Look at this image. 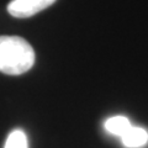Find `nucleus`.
<instances>
[{"label": "nucleus", "mask_w": 148, "mask_h": 148, "mask_svg": "<svg viewBox=\"0 0 148 148\" xmlns=\"http://www.w3.org/2000/svg\"><path fill=\"white\" fill-rule=\"evenodd\" d=\"M56 0H12L8 5V12L14 17H31L51 6Z\"/></svg>", "instance_id": "nucleus-2"}, {"label": "nucleus", "mask_w": 148, "mask_h": 148, "mask_svg": "<svg viewBox=\"0 0 148 148\" xmlns=\"http://www.w3.org/2000/svg\"><path fill=\"white\" fill-rule=\"evenodd\" d=\"M5 148H29L27 137L24 131L21 130H14L8 136L5 142Z\"/></svg>", "instance_id": "nucleus-5"}, {"label": "nucleus", "mask_w": 148, "mask_h": 148, "mask_svg": "<svg viewBox=\"0 0 148 148\" xmlns=\"http://www.w3.org/2000/svg\"><path fill=\"white\" fill-rule=\"evenodd\" d=\"M121 141L127 148H141L148 143V131L143 127L131 126L121 137Z\"/></svg>", "instance_id": "nucleus-3"}, {"label": "nucleus", "mask_w": 148, "mask_h": 148, "mask_svg": "<svg viewBox=\"0 0 148 148\" xmlns=\"http://www.w3.org/2000/svg\"><path fill=\"white\" fill-rule=\"evenodd\" d=\"M35 64V51L25 38L18 36H0V72L20 75Z\"/></svg>", "instance_id": "nucleus-1"}, {"label": "nucleus", "mask_w": 148, "mask_h": 148, "mask_svg": "<svg viewBox=\"0 0 148 148\" xmlns=\"http://www.w3.org/2000/svg\"><path fill=\"white\" fill-rule=\"evenodd\" d=\"M131 126H132L131 121L126 116H121V115L109 117L104 123V127L106 131L117 137H122Z\"/></svg>", "instance_id": "nucleus-4"}]
</instances>
